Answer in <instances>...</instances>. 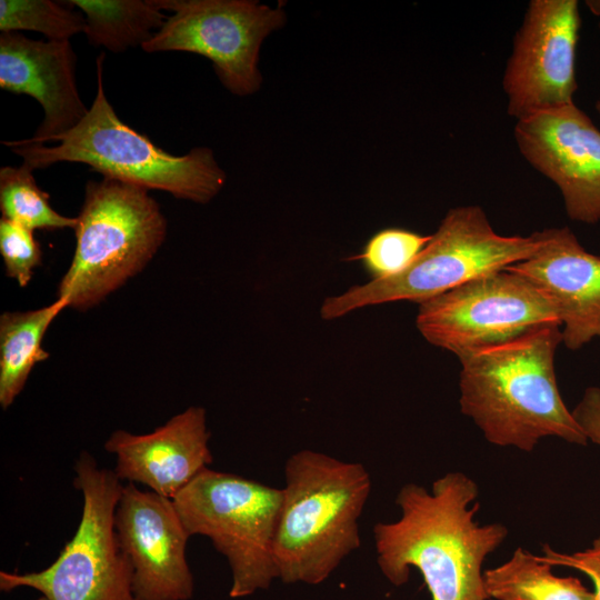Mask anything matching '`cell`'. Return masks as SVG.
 Instances as JSON below:
<instances>
[{"label": "cell", "mask_w": 600, "mask_h": 600, "mask_svg": "<svg viewBox=\"0 0 600 600\" xmlns=\"http://www.w3.org/2000/svg\"><path fill=\"white\" fill-rule=\"evenodd\" d=\"M477 483L453 471L433 481L431 491L403 484L396 503L401 516L373 527L377 563L394 587L417 569L431 600H488L482 564L508 536L501 523L478 524Z\"/></svg>", "instance_id": "cell-1"}, {"label": "cell", "mask_w": 600, "mask_h": 600, "mask_svg": "<svg viewBox=\"0 0 600 600\" xmlns=\"http://www.w3.org/2000/svg\"><path fill=\"white\" fill-rule=\"evenodd\" d=\"M561 343V324L547 322L458 356L460 410L490 443L527 452L547 437L587 444L557 383Z\"/></svg>", "instance_id": "cell-2"}, {"label": "cell", "mask_w": 600, "mask_h": 600, "mask_svg": "<svg viewBox=\"0 0 600 600\" xmlns=\"http://www.w3.org/2000/svg\"><path fill=\"white\" fill-rule=\"evenodd\" d=\"M284 481L273 546L279 579L316 586L360 547L371 477L360 462L304 449L287 460Z\"/></svg>", "instance_id": "cell-3"}, {"label": "cell", "mask_w": 600, "mask_h": 600, "mask_svg": "<svg viewBox=\"0 0 600 600\" xmlns=\"http://www.w3.org/2000/svg\"><path fill=\"white\" fill-rule=\"evenodd\" d=\"M102 52L97 58V93L84 118L70 131L53 137L57 144L2 141L32 170L58 162L89 166L102 178L143 189L169 192L178 199L209 202L223 187L226 173L209 148L173 156L124 124L108 101L102 82Z\"/></svg>", "instance_id": "cell-4"}, {"label": "cell", "mask_w": 600, "mask_h": 600, "mask_svg": "<svg viewBox=\"0 0 600 600\" xmlns=\"http://www.w3.org/2000/svg\"><path fill=\"white\" fill-rule=\"evenodd\" d=\"M76 218V249L57 298L87 310L149 263L166 239L167 221L147 189L109 178L88 181Z\"/></svg>", "instance_id": "cell-5"}, {"label": "cell", "mask_w": 600, "mask_h": 600, "mask_svg": "<svg viewBox=\"0 0 600 600\" xmlns=\"http://www.w3.org/2000/svg\"><path fill=\"white\" fill-rule=\"evenodd\" d=\"M541 243V231L529 236L497 233L479 206L452 208L427 247L404 271L390 278L372 279L326 298L320 316L333 320L360 308L393 301L419 304L526 260Z\"/></svg>", "instance_id": "cell-6"}, {"label": "cell", "mask_w": 600, "mask_h": 600, "mask_svg": "<svg viewBox=\"0 0 600 600\" xmlns=\"http://www.w3.org/2000/svg\"><path fill=\"white\" fill-rule=\"evenodd\" d=\"M172 501L189 534L209 538L227 559L230 598L266 590L279 579L273 546L282 489L206 468Z\"/></svg>", "instance_id": "cell-7"}, {"label": "cell", "mask_w": 600, "mask_h": 600, "mask_svg": "<svg viewBox=\"0 0 600 600\" xmlns=\"http://www.w3.org/2000/svg\"><path fill=\"white\" fill-rule=\"evenodd\" d=\"M73 486L83 496L78 529L58 558L41 571L0 572V589L28 587L49 600H140L133 572L114 530L123 486L113 470L100 468L83 451L74 463Z\"/></svg>", "instance_id": "cell-8"}, {"label": "cell", "mask_w": 600, "mask_h": 600, "mask_svg": "<svg viewBox=\"0 0 600 600\" xmlns=\"http://www.w3.org/2000/svg\"><path fill=\"white\" fill-rule=\"evenodd\" d=\"M160 4L172 14L142 46L143 51L197 53L212 61L232 93L247 96L259 89L260 44L283 24L280 8L248 0H160Z\"/></svg>", "instance_id": "cell-9"}, {"label": "cell", "mask_w": 600, "mask_h": 600, "mask_svg": "<svg viewBox=\"0 0 600 600\" xmlns=\"http://www.w3.org/2000/svg\"><path fill=\"white\" fill-rule=\"evenodd\" d=\"M547 322H559L549 301L526 279L506 269L419 303L416 319L429 343L457 357Z\"/></svg>", "instance_id": "cell-10"}, {"label": "cell", "mask_w": 600, "mask_h": 600, "mask_svg": "<svg viewBox=\"0 0 600 600\" xmlns=\"http://www.w3.org/2000/svg\"><path fill=\"white\" fill-rule=\"evenodd\" d=\"M581 17L577 0H531L507 60V113L520 120L574 103Z\"/></svg>", "instance_id": "cell-11"}, {"label": "cell", "mask_w": 600, "mask_h": 600, "mask_svg": "<svg viewBox=\"0 0 600 600\" xmlns=\"http://www.w3.org/2000/svg\"><path fill=\"white\" fill-rule=\"evenodd\" d=\"M522 157L560 190L567 216L600 221V130L576 103L517 120Z\"/></svg>", "instance_id": "cell-12"}, {"label": "cell", "mask_w": 600, "mask_h": 600, "mask_svg": "<svg viewBox=\"0 0 600 600\" xmlns=\"http://www.w3.org/2000/svg\"><path fill=\"white\" fill-rule=\"evenodd\" d=\"M114 530L140 600L192 598L194 583L186 558L191 536L172 499L128 482L116 508Z\"/></svg>", "instance_id": "cell-13"}, {"label": "cell", "mask_w": 600, "mask_h": 600, "mask_svg": "<svg viewBox=\"0 0 600 600\" xmlns=\"http://www.w3.org/2000/svg\"><path fill=\"white\" fill-rule=\"evenodd\" d=\"M542 243L506 270L531 283L552 306L562 343L579 350L600 338V257L588 252L567 227L541 230Z\"/></svg>", "instance_id": "cell-14"}, {"label": "cell", "mask_w": 600, "mask_h": 600, "mask_svg": "<svg viewBox=\"0 0 600 600\" xmlns=\"http://www.w3.org/2000/svg\"><path fill=\"white\" fill-rule=\"evenodd\" d=\"M77 57L69 40H33L20 32H1L0 88L27 94L42 107L44 118L29 143L46 144L74 128L89 108L76 81Z\"/></svg>", "instance_id": "cell-15"}, {"label": "cell", "mask_w": 600, "mask_h": 600, "mask_svg": "<svg viewBox=\"0 0 600 600\" xmlns=\"http://www.w3.org/2000/svg\"><path fill=\"white\" fill-rule=\"evenodd\" d=\"M206 410L189 407L147 434L112 432L104 449L117 457L120 480L141 483L173 499L212 463Z\"/></svg>", "instance_id": "cell-16"}, {"label": "cell", "mask_w": 600, "mask_h": 600, "mask_svg": "<svg viewBox=\"0 0 600 600\" xmlns=\"http://www.w3.org/2000/svg\"><path fill=\"white\" fill-rule=\"evenodd\" d=\"M68 304L57 298L51 304L0 317V404L8 409L22 391L33 367L49 358L42 348L44 333Z\"/></svg>", "instance_id": "cell-17"}, {"label": "cell", "mask_w": 600, "mask_h": 600, "mask_svg": "<svg viewBox=\"0 0 600 600\" xmlns=\"http://www.w3.org/2000/svg\"><path fill=\"white\" fill-rule=\"evenodd\" d=\"M80 9L83 33L90 44L111 52L142 46L163 26L168 16L160 0H68Z\"/></svg>", "instance_id": "cell-18"}, {"label": "cell", "mask_w": 600, "mask_h": 600, "mask_svg": "<svg viewBox=\"0 0 600 600\" xmlns=\"http://www.w3.org/2000/svg\"><path fill=\"white\" fill-rule=\"evenodd\" d=\"M552 566L521 548L504 563L483 571L486 592L496 600H597L574 577H558Z\"/></svg>", "instance_id": "cell-19"}, {"label": "cell", "mask_w": 600, "mask_h": 600, "mask_svg": "<svg viewBox=\"0 0 600 600\" xmlns=\"http://www.w3.org/2000/svg\"><path fill=\"white\" fill-rule=\"evenodd\" d=\"M32 169L22 162L20 167L0 169V210L2 218L31 231L74 229L77 218L57 212L50 204V196L39 188Z\"/></svg>", "instance_id": "cell-20"}, {"label": "cell", "mask_w": 600, "mask_h": 600, "mask_svg": "<svg viewBox=\"0 0 600 600\" xmlns=\"http://www.w3.org/2000/svg\"><path fill=\"white\" fill-rule=\"evenodd\" d=\"M64 1L1 0V32L36 31L48 40H69L83 32L84 17Z\"/></svg>", "instance_id": "cell-21"}, {"label": "cell", "mask_w": 600, "mask_h": 600, "mask_svg": "<svg viewBox=\"0 0 600 600\" xmlns=\"http://www.w3.org/2000/svg\"><path fill=\"white\" fill-rule=\"evenodd\" d=\"M431 237L407 229L387 228L373 234L362 252L351 259L361 260L373 279L390 278L404 271L427 247Z\"/></svg>", "instance_id": "cell-22"}, {"label": "cell", "mask_w": 600, "mask_h": 600, "mask_svg": "<svg viewBox=\"0 0 600 600\" xmlns=\"http://www.w3.org/2000/svg\"><path fill=\"white\" fill-rule=\"evenodd\" d=\"M0 252L6 274L26 287L41 264V250L33 231L4 218L0 220Z\"/></svg>", "instance_id": "cell-23"}, {"label": "cell", "mask_w": 600, "mask_h": 600, "mask_svg": "<svg viewBox=\"0 0 600 600\" xmlns=\"http://www.w3.org/2000/svg\"><path fill=\"white\" fill-rule=\"evenodd\" d=\"M543 556L539 559L550 566H563L573 568L587 574L593 582L594 596L600 600V536L592 546L583 551L564 554L554 551L549 546H543Z\"/></svg>", "instance_id": "cell-24"}, {"label": "cell", "mask_w": 600, "mask_h": 600, "mask_svg": "<svg viewBox=\"0 0 600 600\" xmlns=\"http://www.w3.org/2000/svg\"><path fill=\"white\" fill-rule=\"evenodd\" d=\"M571 412L587 440L600 447V388L588 387Z\"/></svg>", "instance_id": "cell-25"}, {"label": "cell", "mask_w": 600, "mask_h": 600, "mask_svg": "<svg viewBox=\"0 0 600 600\" xmlns=\"http://www.w3.org/2000/svg\"><path fill=\"white\" fill-rule=\"evenodd\" d=\"M586 6L589 11L598 18V27L600 30V0H587Z\"/></svg>", "instance_id": "cell-26"}, {"label": "cell", "mask_w": 600, "mask_h": 600, "mask_svg": "<svg viewBox=\"0 0 600 600\" xmlns=\"http://www.w3.org/2000/svg\"><path fill=\"white\" fill-rule=\"evenodd\" d=\"M594 107H596V110H597L598 114L600 116V100H598L596 102Z\"/></svg>", "instance_id": "cell-27"}, {"label": "cell", "mask_w": 600, "mask_h": 600, "mask_svg": "<svg viewBox=\"0 0 600 600\" xmlns=\"http://www.w3.org/2000/svg\"><path fill=\"white\" fill-rule=\"evenodd\" d=\"M36 600H49L46 596L41 594V597H39L38 599Z\"/></svg>", "instance_id": "cell-28"}]
</instances>
